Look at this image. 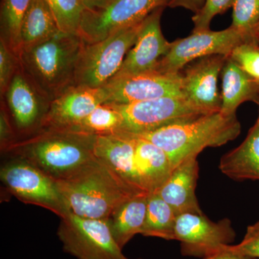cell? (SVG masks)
Segmentation results:
<instances>
[{
  "label": "cell",
  "mask_w": 259,
  "mask_h": 259,
  "mask_svg": "<svg viewBox=\"0 0 259 259\" xmlns=\"http://www.w3.org/2000/svg\"><path fill=\"white\" fill-rule=\"evenodd\" d=\"M56 181L71 212L92 219H109L127 199L145 193L96 156L69 176Z\"/></svg>",
  "instance_id": "1"
},
{
  "label": "cell",
  "mask_w": 259,
  "mask_h": 259,
  "mask_svg": "<svg viewBox=\"0 0 259 259\" xmlns=\"http://www.w3.org/2000/svg\"><path fill=\"white\" fill-rule=\"evenodd\" d=\"M95 136L69 127L40 128L18 139L5 153L26 160L55 180H62L95 157Z\"/></svg>",
  "instance_id": "2"
},
{
  "label": "cell",
  "mask_w": 259,
  "mask_h": 259,
  "mask_svg": "<svg viewBox=\"0 0 259 259\" xmlns=\"http://www.w3.org/2000/svg\"><path fill=\"white\" fill-rule=\"evenodd\" d=\"M84 45L79 33L59 32L22 50L20 68L37 91L52 101L74 86L76 66Z\"/></svg>",
  "instance_id": "3"
},
{
  "label": "cell",
  "mask_w": 259,
  "mask_h": 259,
  "mask_svg": "<svg viewBox=\"0 0 259 259\" xmlns=\"http://www.w3.org/2000/svg\"><path fill=\"white\" fill-rule=\"evenodd\" d=\"M241 126L236 114L221 111L171 124L139 135L161 148L169 158L172 168L208 147H218L233 141L241 134Z\"/></svg>",
  "instance_id": "4"
},
{
  "label": "cell",
  "mask_w": 259,
  "mask_h": 259,
  "mask_svg": "<svg viewBox=\"0 0 259 259\" xmlns=\"http://www.w3.org/2000/svg\"><path fill=\"white\" fill-rule=\"evenodd\" d=\"M144 20L100 41L85 44L76 66L74 85L100 88L108 83L134 47Z\"/></svg>",
  "instance_id": "5"
},
{
  "label": "cell",
  "mask_w": 259,
  "mask_h": 259,
  "mask_svg": "<svg viewBox=\"0 0 259 259\" xmlns=\"http://www.w3.org/2000/svg\"><path fill=\"white\" fill-rule=\"evenodd\" d=\"M0 178L8 192L24 203L47 209L60 218L71 212L56 181L23 158L13 156L5 163Z\"/></svg>",
  "instance_id": "6"
},
{
  "label": "cell",
  "mask_w": 259,
  "mask_h": 259,
  "mask_svg": "<svg viewBox=\"0 0 259 259\" xmlns=\"http://www.w3.org/2000/svg\"><path fill=\"white\" fill-rule=\"evenodd\" d=\"M58 236L65 251L78 259H128L116 243L108 219L71 212L61 218Z\"/></svg>",
  "instance_id": "7"
},
{
  "label": "cell",
  "mask_w": 259,
  "mask_h": 259,
  "mask_svg": "<svg viewBox=\"0 0 259 259\" xmlns=\"http://www.w3.org/2000/svg\"><path fill=\"white\" fill-rule=\"evenodd\" d=\"M253 39L259 40L231 26L221 31L209 29L193 32L188 37L171 42L169 50L158 61L155 70L163 74H178L193 61L212 55L229 56L237 46Z\"/></svg>",
  "instance_id": "8"
},
{
  "label": "cell",
  "mask_w": 259,
  "mask_h": 259,
  "mask_svg": "<svg viewBox=\"0 0 259 259\" xmlns=\"http://www.w3.org/2000/svg\"><path fill=\"white\" fill-rule=\"evenodd\" d=\"M112 104L122 117L120 133L131 136L146 134L208 114L191 105L183 97H164L126 105Z\"/></svg>",
  "instance_id": "9"
},
{
  "label": "cell",
  "mask_w": 259,
  "mask_h": 259,
  "mask_svg": "<svg viewBox=\"0 0 259 259\" xmlns=\"http://www.w3.org/2000/svg\"><path fill=\"white\" fill-rule=\"evenodd\" d=\"M167 0H109L83 13L79 35L86 44H94L114 32L141 23L154 10L166 8Z\"/></svg>",
  "instance_id": "10"
},
{
  "label": "cell",
  "mask_w": 259,
  "mask_h": 259,
  "mask_svg": "<svg viewBox=\"0 0 259 259\" xmlns=\"http://www.w3.org/2000/svg\"><path fill=\"white\" fill-rule=\"evenodd\" d=\"M175 240L180 241L183 255L206 257L223 250L234 240L231 221L213 222L203 212H186L177 216Z\"/></svg>",
  "instance_id": "11"
},
{
  "label": "cell",
  "mask_w": 259,
  "mask_h": 259,
  "mask_svg": "<svg viewBox=\"0 0 259 259\" xmlns=\"http://www.w3.org/2000/svg\"><path fill=\"white\" fill-rule=\"evenodd\" d=\"M107 95L105 103L126 104L164 97H182L180 72L163 74L151 71L113 77L102 87Z\"/></svg>",
  "instance_id": "12"
},
{
  "label": "cell",
  "mask_w": 259,
  "mask_h": 259,
  "mask_svg": "<svg viewBox=\"0 0 259 259\" xmlns=\"http://www.w3.org/2000/svg\"><path fill=\"white\" fill-rule=\"evenodd\" d=\"M228 56L212 55L193 61L180 71L182 97L205 113L221 111L218 78Z\"/></svg>",
  "instance_id": "13"
},
{
  "label": "cell",
  "mask_w": 259,
  "mask_h": 259,
  "mask_svg": "<svg viewBox=\"0 0 259 259\" xmlns=\"http://www.w3.org/2000/svg\"><path fill=\"white\" fill-rule=\"evenodd\" d=\"M4 97L7 108L18 134L26 137L40 128L50 101L37 91L20 66Z\"/></svg>",
  "instance_id": "14"
},
{
  "label": "cell",
  "mask_w": 259,
  "mask_h": 259,
  "mask_svg": "<svg viewBox=\"0 0 259 259\" xmlns=\"http://www.w3.org/2000/svg\"><path fill=\"white\" fill-rule=\"evenodd\" d=\"M165 8H158L143 22L134 47L127 53L114 77L154 71L171 47L162 33L161 18Z\"/></svg>",
  "instance_id": "15"
},
{
  "label": "cell",
  "mask_w": 259,
  "mask_h": 259,
  "mask_svg": "<svg viewBox=\"0 0 259 259\" xmlns=\"http://www.w3.org/2000/svg\"><path fill=\"white\" fill-rule=\"evenodd\" d=\"M105 102L107 95L103 88L74 85L50 102L40 128L74 127Z\"/></svg>",
  "instance_id": "16"
},
{
  "label": "cell",
  "mask_w": 259,
  "mask_h": 259,
  "mask_svg": "<svg viewBox=\"0 0 259 259\" xmlns=\"http://www.w3.org/2000/svg\"><path fill=\"white\" fill-rule=\"evenodd\" d=\"M199 170L197 156L187 158L174 168L169 178L156 192L177 215L202 212L195 194Z\"/></svg>",
  "instance_id": "17"
},
{
  "label": "cell",
  "mask_w": 259,
  "mask_h": 259,
  "mask_svg": "<svg viewBox=\"0 0 259 259\" xmlns=\"http://www.w3.org/2000/svg\"><path fill=\"white\" fill-rule=\"evenodd\" d=\"M135 149L136 138L131 135L117 133L95 136V156L107 163L130 185L145 192L141 188L135 169Z\"/></svg>",
  "instance_id": "18"
},
{
  "label": "cell",
  "mask_w": 259,
  "mask_h": 259,
  "mask_svg": "<svg viewBox=\"0 0 259 259\" xmlns=\"http://www.w3.org/2000/svg\"><path fill=\"white\" fill-rule=\"evenodd\" d=\"M134 137L135 169L140 186L146 193H154L169 178L174 170L171 162L166 153L156 145L143 138Z\"/></svg>",
  "instance_id": "19"
},
{
  "label": "cell",
  "mask_w": 259,
  "mask_h": 259,
  "mask_svg": "<svg viewBox=\"0 0 259 259\" xmlns=\"http://www.w3.org/2000/svg\"><path fill=\"white\" fill-rule=\"evenodd\" d=\"M221 112L235 115L237 108L247 101L259 102V81L247 74L229 56L226 58L222 71Z\"/></svg>",
  "instance_id": "20"
},
{
  "label": "cell",
  "mask_w": 259,
  "mask_h": 259,
  "mask_svg": "<svg viewBox=\"0 0 259 259\" xmlns=\"http://www.w3.org/2000/svg\"><path fill=\"white\" fill-rule=\"evenodd\" d=\"M219 168L234 180H259V123L257 121L243 142L221 158Z\"/></svg>",
  "instance_id": "21"
},
{
  "label": "cell",
  "mask_w": 259,
  "mask_h": 259,
  "mask_svg": "<svg viewBox=\"0 0 259 259\" xmlns=\"http://www.w3.org/2000/svg\"><path fill=\"white\" fill-rule=\"evenodd\" d=\"M147 193H141L127 199L109 218L110 229L121 249L144 228L148 203Z\"/></svg>",
  "instance_id": "22"
},
{
  "label": "cell",
  "mask_w": 259,
  "mask_h": 259,
  "mask_svg": "<svg viewBox=\"0 0 259 259\" xmlns=\"http://www.w3.org/2000/svg\"><path fill=\"white\" fill-rule=\"evenodd\" d=\"M59 32L60 30L47 2L32 0L22 22L21 51L47 40Z\"/></svg>",
  "instance_id": "23"
},
{
  "label": "cell",
  "mask_w": 259,
  "mask_h": 259,
  "mask_svg": "<svg viewBox=\"0 0 259 259\" xmlns=\"http://www.w3.org/2000/svg\"><path fill=\"white\" fill-rule=\"evenodd\" d=\"M177 214L156 192L148 194L147 210L141 235L165 240H175Z\"/></svg>",
  "instance_id": "24"
},
{
  "label": "cell",
  "mask_w": 259,
  "mask_h": 259,
  "mask_svg": "<svg viewBox=\"0 0 259 259\" xmlns=\"http://www.w3.org/2000/svg\"><path fill=\"white\" fill-rule=\"evenodd\" d=\"M32 0H3L0 13L1 24V39L8 47L20 56V30L25 13L28 9Z\"/></svg>",
  "instance_id": "25"
},
{
  "label": "cell",
  "mask_w": 259,
  "mask_h": 259,
  "mask_svg": "<svg viewBox=\"0 0 259 259\" xmlns=\"http://www.w3.org/2000/svg\"><path fill=\"white\" fill-rule=\"evenodd\" d=\"M122 119L112 103L99 105L74 127H69L92 135L117 134L120 132Z\"/></svg>",
  "instance_id": "26"
},
{
  "label": "cell",
  "mask_w": 259,
  "mask_h": 259,
  "mask_svg": "<svg viewBox=\"0 0 259 259\" xmlns=\"http://www.w3.org/2000/svg\"><path fill=\"white\" fill-rule=\"evenodd\" d=\"M54 15L60 31L78 33L87 10L83 0H45Z\"/></svg>",
  "instance_id": "27"
},
{
  "label": "cell",
  "mask_w": 259,
  "mask_h": 259,
  "mask_svg": "<svg viewBox=\"0 0 259 259\" xmlns=\"http://www.w3.org/2000/svg\"><path fill=\"white\" fill-rule=\"evenodd\" d=\"M231 27L250 37L259 23V0H234Z\"/></svg>",
  "instance_id": "28"
},
{
  "label": "cell",
  "mask_w": 259,
  "mask_h": 259,
  "mask_svg": "<svg viewBox=\"0 0 259 259\" xmlns=\"http://www.w3.org/2000/svg\"><path fill=\"white\" fill-rule=\"evenodd\" d=\"M229 57L247 74L259 81V40H248L237 46Z\"/></svg>",
  "instance_id": "29"
},
{
  "label": "cell",
  "mask_w": 259,
  "mask_h": 259,
  "mask_svg": "<svg viewBox=\"0 0 259 259\" xmlns=\"http://www.w3.org/2000/svg\"><path fill=\"white\" fill-rule=\"evenodd\" d=\"M233 2L234 0H204L203 7L192 17L193 32L209 30L214 16L222 14L231 8Z\"/></svg>",
  "instance_id": "30"
},
{
  "label": "cell",
  "mask_w": 259,
  "mask_h": 259,
  "mask_svg": "<svg viewBox=\"0 0 259 259\" xmlns=\"http://www.w3.org/2000/svg\"><path fill=\"white\" fill-rule=\"evenodd\" d=\"M20 66L19 58L8 47L3 40H0V93L4 97L13 76Z\"/></svg>",
  "instance_id": "31"
},
{
  "label": "cell",
  "mask_w": 259,
  "mask_h": 259,
  "mask_svg": "<svg viewBox=\"0 0 259 259\" xmlns=\"http://www.w3.org/2000/svg\"><path fill=\"white\" fill-rule=\"evenodd\" d=\"M229 248L240 254L259 259V221L248 227L241 243L235 245H230Z\"/></svg>",
  "instance_id": "32"
},
{
  "label": "cell",
  "mask_w": 259,
  "mask_h": 259,
  "mask_svg": "<svg viewBox=\"0 0 259 259\" xmlns=\"http://www.w3.org/2000/svg\"><path fill=\"white\" fill-rule=\"evenodd\" d=\"M14 124L5 102L2 103L0 112V146L5 152L7 149L18 141Z\"/></svg>",
  "instance_id": "33"
},
{
  "label": "cell",
  "mask_w": 259,
  "mask_h": 259,
  "mask_svg": "<svg viewBox=\"0 0 259 259\" xmlns=\"http://www.w3.org/2000/svg\"><path fill=\"white\" fill-rule=\"evenodd\" d=\"M204 0H167L166 7L182 8L197 13L203 7Z\"/></svg>",
  "instance_id": "34"
},
{
  "label": "cell",
  "mask_w": 259,
  "mask_h": 259,
  "mask_svg": "<svg viewBox=\"0 0 259 259\" xmlns=\"http://www.w3.org/2000/svg\"><path fill=\"white\" fill-rule=\"evenodd\" d=\"M229 245L217 253L204 257V259H253L250 257L236 253L229 248Z\"/></svg>",
  "instance_id": "35"
},
{
  "label": "cell",
  "mask_w": 259,
  "mask_h": 259,
  "mask_svg": "<svg viewBox=\"0 0 259 259\" xmlns=\"http://www.w3.org/2000/svg\"><path fill=\"white\" fill-rule=\"evenodd\" d=\"M83 1L86 5L87 9H93V8L102 6L109 0H83Z\"/></svg>",
  "instance_id": "36"
},
{
  "label": "cell",
  "mask_w": 259,
  "mask_h": 259,
  "mask_svg": "<svg viewBox=\"0 0 259 259\" xmlns=\"http://www.w3.org/2000/svg\"><path fill=\"white\" fill-rule=\"evenodd\" d=\"M254 35L255 37H257L258 38H259V23L258 25H257L256 28L255 29Z\"/></svg>",
  "instance_id": "37"
},
{
  "label": "cell",
  "mask_w": 259,
  "mask_h": 259,
  "mask_svg": "<svg viewBox=\"0 0 259 259\" xmlns=\"http://www.w3.org/2000/svg\"><path fill=\"white\" fill-rule=\"evenodd\" d=\"M258 105H259V102H258ZM257 122H258V123H259V115H258V120H257Z\"/></svg>",
  "instance_id": "38"
}]
</instances>
